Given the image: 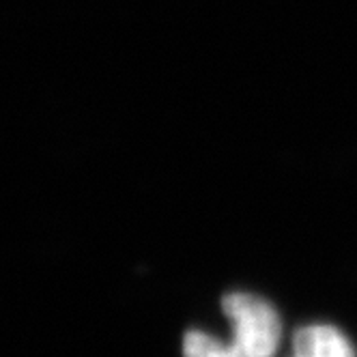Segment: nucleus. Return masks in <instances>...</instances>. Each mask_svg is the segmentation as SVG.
<instances>
[{
  "label": "nucleus",
  "instance_id": "2",
  "mask_svg": "<svg viewBox=\"0 0 357 357\" xmlns=\"http://www.w3.org/2000/svg\"><path fill=\"white\" fill-rule=\"evenodd\" d=\"M293 357H357L353 344L334 325H305L295 331Z\"/></svg>",
  "mask_w": 357,
  "mask_h": 357
},
{
  "label": "nucleus",
  "instance_id": "1",
  "mask_svg": "<svg viewBox=\"0 0 357 357\" xmlns=\"http://www.w3.org/2000/svg\"><path fill=\"white\" fill-rule=\"evenodd\" d=\"M222 308L233 321L231 347L220 344L202 331H188L183 357H273L282 336V323L271 303L250 293H228Z\"/></svg>",
  "mask_w": 357,
  "mask_h": 357
}]
</instances>
